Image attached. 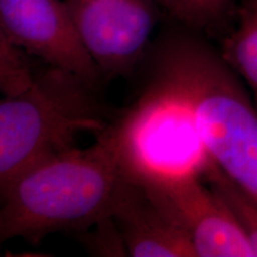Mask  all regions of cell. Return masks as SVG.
Returning a JSON list of instances; mask_svg holds the SVG:
<instances>
[{
  "mask_svg": "<svg viewBox=\"0 0 257 257\" xmlns=\"http://www.w3.org/2000/svg\"><path fill=\"white\" fill-rule=\"evenodd\" d=\"M104 81L127 78L146 57L159 21L154 0H64Z\"/></svg>",
  "mask_w": 257,
  "mask_h": 257,
  "instance_id": "5b68a950",
  "label": "cell"
},
{
  "mask_svg": "<svg viewBox=\"0 0 257 257\" xmlns=\"http://www.w3.org/2000/svg\"><path fill=\"white\" fill-rule=\"evenodd\" d=\"M0 29L12 46L42 63L101 86L64 0H0Z\"/></svg>",
  "mask_w": 257,
  "mask_h": 257,
  "instance_id": "52a82bcc",
  "label": "cell"
},
{
  "mask_svg": "<svg viewBox=\"0 0 257 257\" xmlns=\"http://www.w3.org/2000/svg\"><path fill=\"white\" fill-rule=\"evenodd\" d=\"M32 73L34 69L31 72H23L0 67V94L11 95L23 91L31 82Z\"/></svg>",
  "mask_w": 257,
  "mask_h": 257,
  "instance_id": "5bb4252c",
  "label": "cell"
},
{
  "mask_svg": "<svg viewBox=\"0 0 257 257\" xmlns=\"http://www.w3.org/2000/svg\"><path fill=\"white\" fill-rule=\"evenodd\" d=\"M179 25L202 35H219L236 16V0H154Z\"/></svg>",
  "mask_w": 257,
  "mask_h": 257,
  "instance_id": "30bf717a",
  "label": "cell"
},
{
  "mask_svg": "<svg viewBox=\"0 0 257 257\" xmlns=\"http://www.w3.org/2000/svg\"><path fill=\"white\" fill-rule=\"evenodd\" d=\"M104 134L121 176L137 184L204 176L211 163L186 102L149 79L136 100L115 113Z\"/></svg>",
  "mask_w": 257,
  "mask_h": 257,
  "instance_id": "277c9868",
  "label": "cell"
},
{
  "mask_svg": "<svg viewBox=\"0 0 257 257\" xmlns=\"http://www.w3.org/2000/svg\"><path fill=\"white\" fill-rule=\"evenodd\" d=\"M34 66L31 57L12 46L0 29V67L30 72L34 69Z\"/></svg>",
  "mask_w": 257,
  "mask_h": 257,
  "instance_id": "4fadbf2b",
  "label": "cell"
},
{
  "mask_svg": "<svg viewBox=\"0 0 257 257\" xmlns=\"http://www.w3.org/2000/svg\"><path fill=\"white\" fill-rule=\"evenodd\" d=\"M110 216L127 256L197 257L187 237L160 210L142 186L121 176Z\"/></svg>",
  "mask_w": 257,
  "mask_h": 257,
  "instance_id": "ba28073f",
  "label": "cell"
},
{
  "mask_svg": "<svg viewBox=\"0 0 257 257\" xmlns=\"http://www.w3.org/2000/svg\"><path fill=\"white\" fill-rule=\"evenodd\" d=\"M121 180L104 131L88 148L73 147L19 174L0 201V245L40 244L57 232H82L110 216Z\"/></svg>",
  "mask_w": 257,
  "mask_h": 257,
  "instance_id": "7a4b0ae2",
  "label": "cell"
},
{
  "mask_svg": "<svg viewBox=\"0 0 257 257\" xmlns=\"http://www.w3.org/2000/svg\"><path fill=\"white\" fill-rule=\"evenodd\" d=\"M236 27L225 35L221 55L248 85L257 106V0H239Z\"/></svg>",
  "mask_w": 257,
  "mask_h": 257,
  "instance_id": "9c48e42d",
  "label": "cell"
},
{
  "mask_svg": "<svg viewBox=\"0 0 257 257\" xmlns=\"http://www.w3.org/2000/svg\"><path fill=\"white\" fill-rule=\"evenodd\" d=\"M138 185L187 237L197 257H253L251 245L229 207L204 176Z\"/></svg>",
  "mask_w": 257,
  "mask_h": 257,
  "instance_id": "8992f818",
  "label": "cell"
},
{
  "mask_svg": "<svg viewBox=\"0 0 257 257\" xmlns=\"http://www.w3.org/2000/svg\"><path fill=\"white\" fill-rule=\"evenodd\" d=\"M141 66L186 102L212 162L257 201V106L220 51L179 25L152 42Z\"/></svg>",
  "mask_w": 257,
  "mask_h": 257,
  "instance_id": "6da1fadb",
  "label": "cell"
},
{
  "mask_svg": "<svg viewBox=\"0 0 257 257\" xmlns=\"http://www.w3.org/2000/svg\"><path fill=\"white\" fill-rule=\"evenodd\" d=\"M91 230L82 231V243L91 253L99 256H127L117 224L111 216L98 221Z\"/></svg>",
  "mask_w": 257,
  "mask_h": 257,
  "instance_id": "7c38bea8",
  "label": "cell"
},
{
  "mask_svg": "<svg viewBox=\"0 0 257 257\" xmlns=\"http://www.w3.org/2000/svg\"><path fill=\"white\" fill-rule=\"evenodd\" d=\"M204 179L229 207L234 220L251 245L253 257H257V201L212 161L205 172Z\"/></svg>",
  "mask_w": 257,
  "mask_h": 257,
  "instance_id": "8fae6325",
  "label": "cell"
},
{
  "mask_svg": "<svg viewBox=\"0 0 257 257\" xmlns=\"http://www.w3.org/2000/svg\"><path fill=\"white\" fill-rule=\"evenodd\" d=\"M101 86L42 63L23 91L0 99V201L19 174L48 157L76 147L82 134L100 135L117 112Z\"/></svg>",
  "mask_w": 257,
  "mask_h": 257,
  "instance_id": "3957f363",
  "label": "cell"
}]
</instances>
